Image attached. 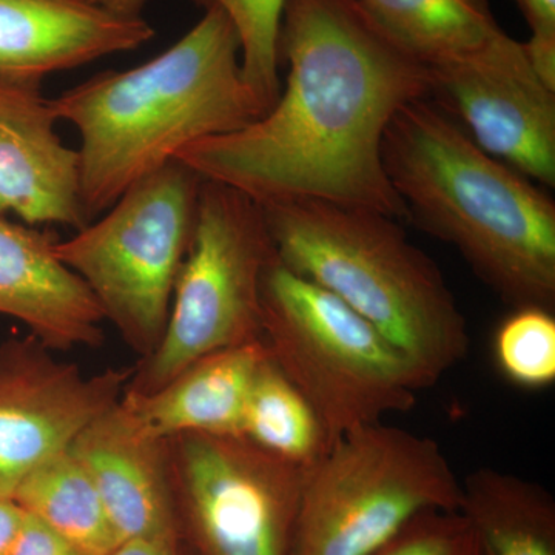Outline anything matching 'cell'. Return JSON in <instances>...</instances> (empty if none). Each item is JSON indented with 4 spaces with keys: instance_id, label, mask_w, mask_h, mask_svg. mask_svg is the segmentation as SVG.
Masks as SVG:
<instances>
[{
    "instance_id": "obj_27",
    "label": "cell",
    "mask_w": 555,
    "mask_h": 555,
    "mask_svg": "<svg viewBox=\"0 0 555 555\" xmlns=\"http://www.w3.org/2000/svg\"><path fill=\"white\" fill-rule=\"evenodd\" d=\"M109 555H178L173 540L137 539L120 543Z\"/></svg>"
},
{
    "instance_id": "obj_21",
    "label": "cell",
    "mask_w": 555,
    "mask_h": 555,
    "mask_svg": "<svg viewBox=\"0 0 555 555\" xmlns=\"http://www.w3.org/2000/svg\"><path fill=\"white\" fill-rule=\"evenodd\" d=\"M206 10L222 11L238 33L241 72L262 116L280 98V40L286 0H193Z\"/></svg>"
},
{
    "instance_id": "obj_17",
    "label": "cell",
    "mask_w": 555,
    "mask_h": 555,
    "mask_svg": "<svg viewBox=\"0 0 555 555\" xmlns=\"http://www.w3.org/2000/svg\"><path fill=\"white\" fill-rule=\"evenodd\" d=\"M460 513L486 555H555V502L535 481L480 467L462 481Z\"/></svg>"
},
{
    "instance_id": "obj_2",
    "label": "cell",
    "mask_w": 555,
    "mask_h": 555,
    "mask_svg": "<svg viewBox=\"0 0 555 555\" xmlns=\"http://www.w3.org/2000/svg\"><path fill=\"white\" fill-rule=\"evenodd\" d=\"M50 102L57 120L80 134L79 193L89 222L181 150L262 116L241 72L238 33L217 9L159 56L102 72Z\"/></svg>"
},
{
    "instance_id": "obj_25",
    "label": "cell",
    "mask_w": 555,
    "mask_h": 555,
    "mask_svg": "<svg viewBox=\"0 0 555 555\" xmlns=\"http://www.w3.org/2000/svg\"><path fill=\"white\" fill-rule=\"evenodd\" d=\"M9 555H86L39 518L27 513L21 534Z\"/></svg>"
},
{
    "instance_id": "obj_28",
    "label": "cell",
    "mask_w": 555,
    "mask_h": 555,
    "mask_svg": "<svg viewBox=\"0 0 555 555\" xmlns=\"http://www.w3.org/2000/svg\"><path fill=\"white\" fill-rule=\"evenodd\" d=\"M96 2L120 16L141 17L149 0H96Z\"/></svg>"
},
{
    "instance_id": "obj_18",
    "label": "cell",
    "mask_w": 555,
    "mask_h": 555,
    "mask_svg": "<svg viewBox=\"0 0 555 555\" xmlns=\"http://www.w3.org/2000/svg\"><path fill=\"white\" fill-rule=\"evenodd\" d=\"M387 39L425 68L470 56L503 31L488 0H358Z\"/></svg>"
},
{
    "instance_id": "obj_10",
    "label": "cell",
    "mask_w": 555,
    "mask_h": 555,
    "mask_svg": "<svg viewBox=\"0 0 555 555\" xmlns=\"http://www.w3.org/2000/svg\"><path fill=\"white\" fill-rule=\"evenodd\" d=\"M429 98L478 147L534 182L555 185V89L525 43L502 31L463 60L427 68Z\"/></svg>"
},
{
    "instance_id": "obj_26",
    "label": "cell",
    "mask_w": 555,
    "mask_h": 555,
    "mask_svg": "<svg viewBox=\"0 0 555 555\" xmlns=\"http://www.w3.org/2000/svg\"><path fill=\"white\" fill-rule=\"evenodd\" d=\"M27 511L13 499H0V555H9L21 534Z\"/></svg>"
},
{
    "instance_id": "obj_15",
    "label": "cell",
    "mask_w": 555,
    "mask_h": 555,
    "mask_svg": "<svg viewBox=\"0 0 555 555\" xmlns=\"http://www.w3.org/2000/svg\"><path fill=\"white\" fill-rule=\"evenodd\" d=\"M57 235L0 215V315L14 318L53 350L100 347V305L57 258Z\"/></svg>"
},
{
    "instance_id": "obj_24",
    "label": "cell",
    "mask_w": 555,
    "mask_h": 555,
    "mask_svg": "<svg viewBox=\"0 0 555 555\" xmlns=\"http://www.w3.org/2000/svg\"><path fill=\"white\" fill-rule=\"evenodd\" d=\"M528 21L532 36L526 53L537 75L555 89V0H514Z\"/></svg>"
},
{
    "instance_id": "obj_3",
    "label": "cell",
    "mask_w": 555,
    "mask_h": 555,
    "mask_svg": "<svg viewBox=\"0 0 555 555\" xmlns=\"http://www.w3.org/2000/svg\"><path fill=\"white\" fill-rule=\"evenodd\" d=\"M382 155L408 219L454 246L514 309H554L555 204L532 179L478 147L430 98L393 116Z\"/></svg>"
},
{
    "instance_id": "obj_12",
    "label": "cell",
    "mask_w": 555,
    "mask_h": 555,
    "mask_svg": "<svg viewBox=\"0 0 555 555\" xmlns=\"http://www.w3.org/2000/svg\"><path fill=\"white\" fill-rule=\"evenodd\" d=\"M69 451L96 486L119 543L178 542L169 441L150 436L122 398L93 420Z\"/></svg>"
},
{
    "instance_id": "obj_11",
    "label": "cell",
    "mask_w": 555,
    "mask_h": 555,
    "mask_svg": "<svg viewBox=\"0 0 555 555\" xmlns=\"http://www.w3.org/2000/svg\"><path fill=\"white\" fill-rule=\"evenodd\" d=\"M28 335L0 343V499L72 447L93 420L115 406L131 369L86 374Z\"/></svg>"
},
{
    "instance_id": "obj_4",
    "label": "cell",
    "mask_w": 555,
    "mask_h": 555,
    "mask_svg": "<svg viewBox=\"0 0 555 555\" xmlns=\"http://www.w3.org/2000/svg\"><path fill=\"white\" fill-rule=\"evenodd\" d=\"M261 207L281 264L374 324L427 387L465 360V315L436 262L398 219L323 201Z\"/></svg>"
},
{
    "instance_id": "obj_23",
    "label": "cell",
    "mask_w": 555,
    "mask_h": 555,
    "mask_svg": "<svg viewBox=\"0 0 555 555\" xmlns=\"http://www.w3.org/2000/svg\"><path fill=\"white\" fill-rule=\"evenodd\" d=\"M371 555L486 554L473 526L456 509L420 514Z\"/></svg>"
},
{
    "instance_id": "obj_6",
    "label": "cell",
    "mask_w": 555,
    "mask_h": 555,
    "mask_svg": "<svg viewBox=\"0 0 555 555\" xmlns=\"http://www.w3.org/2000/svg\"><path fill=\"white\" fill-rule=\"evenodd\" d=\"M203 181L182 160H170L134 182L101 219L54 246L90 288L104 320L142 360L166 332Z\"/></svg>"
},
{
    "instance_id": "obj_14",
    "label": "cell",
    "mask_w": 555,
    "mask_h": 555,
    "mask_svg": "<svg viewBox=\"0 0 555 555\" xmlns=\"http://www.w3.org/2000/svg\"><path fill=\"white\" fill-rule=\"evenodd\" d=\"M56 124L42 89L0 82V215L80 230L89 221L80 204L78 150L62 142Z\"/></svg>"
},
{
    "instance_id": "obj_16",
    "label": "cell",
    "mask_w": 555,
    "mask_h": 555,
    "mask_svg": "<svg viewBox=\"0 0 555 555\" xmlns=\"http://www.w3.org/2000/svg\"><path fill=\"white\" fill-rule=\"evenodd\" d=\"M269 358L264 339L199 358L166 386L122 401L150 436L182 434L243 437L244 414L259 367Z\"/></svg>"
},
{
    "instance_id": "obj_22",
    "label": "cell",
    "mask_w": 555,
    "mask_h": 555,
    "mask_svg": "<svg viewBox=\"0 0 555 555\" xmlns=\"http://www.w3.org/2000/svg\"><path fill=\"white\" fill-rule=\"evenodd\" d=\"M494 352L500 371L514 385L542 389L555 382L553 310L518 308L500 324Z\"/></svg>"
},
{
    "instance_id": "obj_19",
    "label": "cell",
    "mask_w": 555,
    "mask_h": 555,
    "mask_svg": "<svg viewBox=\"0 0 555 555\" xmlns=\"http://www.w3.org/2000/svg\"><path fill=\"white\" fill-rule=\"evenodd\" d=\"M13 500L80 553L109 555L120 545L96 486L69 448L33 470Z\"/></svg>"
},
{
    "instance_id": "obj_20",
    "label": "cell",
    "mask_w": 555,
    "mask_h": 555,
    "mask_svg": "<svg viewBox=\"0 0 555 555\" xmlns=\"http://www.w3.org/2000/svg\"><path fill=\"white\" fill-rule=\"evenodd\" d=\"M243 437L269 454L308 470L332 448L315 409L273 363L270 353L248 396Z\"/></svg>"
},
{
    "instance_id": "obj_7",
    "label": "cell",
    "mask_w": 555,
    "mask_h": 555,
    "mask_svg": "<svg viewBox=\"0 0 555 555\" xmlns=\"http://www.w3.org/2000/svg\"><path fill=\"white\" fill-rule=\"evenodd\" d=\"M462 481L433 438L379 422L306 473L292 555H371L427 511H456Z\"/></svg>"
},
{
    "instance_id": "obj_1",
    "label": "cell",
    "mask_w": 555,
    "mask_h": 555,
    "mask_svg": "<svg viewBox=\"0 0 555 555\" xmlns=\"http://www.w3.org/2000/svg\"><path fill=\"white\" fill-rule=\"evenodd\" d=\"M278 53L288 72L276 104L175 159L259 206L323 201L408 219L383 166V139L404 105L429 98L427 68L358 0H286Z\"/></svg>"
},
{
    "instance_id": "obj_5",
    "label": "cell",
    "mask_w": 555,
    "mask_h": 555,
    "mask_svg": "<svg viewBox=\"0 0 555 555\" xmlns=\"http://www.w3.org/2000/svg\"><path fill=\"white\" fill-rule=\"evenodd\" d=\"M262 339L326 427L346 434L408 412L426 383L406 356L326 288L281 264L262 278Z\"/></svg>"
},
{
    "instance_id": "obj_9",
    "label": "cell",
    "mask_w": 555,
    "mask_h": 555,
    "mask_svg": "<svg viewBox=\"0 0 555 555\" xmlns=\"http://www.w3.org/2000/svg\"><path fill=\"white\" fill-rule=\"evenodd\" d=\"M167 441L171 483L199 555H292L308 469L246 437Z\"/></svg>"
},
{
    "instance_id": "obj_8",
    "label": "cell",
    "mask_w": 555,
    "mask_h": 555,
    "mask_svg": "<svg viewBox=\"0 0 555 555\" xmlns=\"http://www.w3.org/2000/svg\"><path fill=\"white\" fill-rule=\"evenodd\" d=\"M276 259L262 207L240 190L204 179L166 332L133 371L127 392L147 396L199 358L261 339L262 278Z\"/></svg>"
},
{
    "instance_id": "obj_13",
    "label": "cell",
    "mask_w": 555,
    "mask_h": 555,
    "mask_svg": "<svg viewBox=\"0 0 555 555\" xmlns=\"http://www.w3.org/2000/svg\"><path fill=\"white\" fill-rule=\"evenodd\" d=\"M153 38L144 17L120 16L96 0H0V82L42 89L47 76Z\"/></svg>"
}]
</instances>
